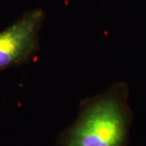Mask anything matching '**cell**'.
<instances>
[{"instance_id":"1","label":"cell","mask_w":146,"mask_h":146,"mask_svg":"<svg viewBox=\"0 0 146 146\" xmlns=\"http://www.w3.org/2000/svg\"><path fill=\"white\" fill-rule=\"evenodd\" d=\"M132 123L129 87L125 82H118L81 102L76 119L59 134L56 144L129 146Z\"/></svg>"},{"instance_id":"2","label":"cell","mask_w":146,"mask_h":146,"mask_svg":"<svg viewBox=\"0 0 146 146\" xmlns=\"http://www.w3.org/2000/svg\"><path fill=\"white\" fill-rule=\"evenodd\" d=\"M45 11L33 9L0 31V70L25 65L39 50Z\"/></svg>"}]
</instances>
